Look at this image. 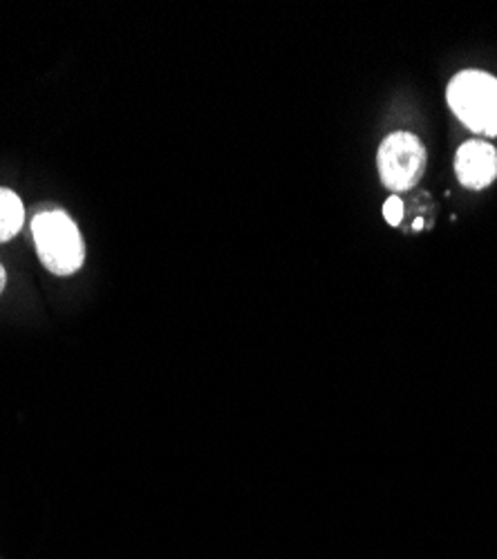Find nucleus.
<instances>
[{"label":"nucleus","mask_w":497,"mask_h":559,"mask_svg":"<svg viewBox=\"0 0 497 559\" xmlns=\"http://www.w3.org/2000/svg\"><path fill=\"white\" fill-rule=\"evenodd\" d=\"M446 101L471 133L497 137V78L480 70H464L448 83Z\"/></svg>","instance_id":"obj_1"},{"label":"nucleus","mask_w":497,"mask_h":559,"mask_svg":"<svg viewBox=\"0 0 497 559\" xmlns=\"http://www.w3.org/2000/svg\"><path fill=\"white\" fill-rule=\"evenodd\" d=\"M32 235L40 263L54 276H72L86 260V246L63 210H44L32 222Z\"/></svg>","instance_id":"obj_2"},{"label":"nucleus","mask_w":497,"mask_h":559,"mask_svg":"<svg viewBox=\"0 0 497 559\" xmlns=\"http://www.w3.org/2000/svg\"><path fill=\"white\" fill-rule=\"evenodd\" d=\"M379 175L388 191L403 193L417 186L426 170V146L412 133H392L379 146Z\"/></svg>","instance_id":"obj_3"},{"label":"nucleus","mask_w":497,"mask_h":559,"mask_svg":"<svg viewBox=\"0 0 497 559\" xmlns=\"http://www.w3.org/2000/svg\"><path fill=\"white\" fill-rule=\"evenodd\" d=\"M454 173L462 186L482 191L497 178V150L480 139L466 142L454 157Z\"/></svg>","instance_id":"obj_4"},{"label":"nucleus","mask_w":497,"mask_h":559,"mask_svg":"<svg viewBox=\"0 0 497 559\" xmlns=\"http://www.w3.org/2000/svg\"><path fill=\"white\" fill-rule=\"evenodd\" d=\"M25 222V208L21 197L10 191L0 189V242L12 240Z\"/></svg>","instance_id":"obj_5"},{"label":"nucleus","mask_w":497,"mask_h":559,"mask_svg":"<svg viewBox=\"0 0 497 559\" xmlns=\"http://www.w3.org/2000/svg\"><path fill=\"white\" fill-rule=\"evenodd\" d=\"M384 218H386V222H388L390 227H399V224H401V218H403V202H401L397 195H392V197L386 199V204H384Z\"/></svg>","instance_id":"obj_6"},{"label":"nucleus","mask_w":497,"mask_h":559,"mask_svg":"<svg viewBox=\"0 0 497 559\" xmlns=\"http://www.w3.org/2000/svg\"><path fill=\"white\" fill-rule=\"evenodd\" d=\"M5 284H8V274H5V267L0 265V293L5 291Z\"/></svg>","instance_id":"obj_7"},{"label":"nucleus","mask_w":497,"mask_h":559,"mask_svg":"<svg viewBox=\"0 0 497 559\" xmlns=\"http://www.w3.org/2000/svg\"><path fill=\"white\" fill-rule=\"evenodd\" d=\"M422 229H424V220L417 218V220H414V224H412V231H422Z\"/></svg>","instance_id":"obj_8"}]
</instances>
